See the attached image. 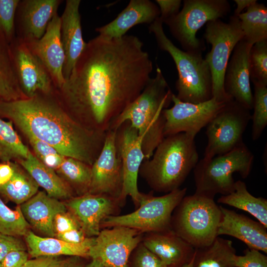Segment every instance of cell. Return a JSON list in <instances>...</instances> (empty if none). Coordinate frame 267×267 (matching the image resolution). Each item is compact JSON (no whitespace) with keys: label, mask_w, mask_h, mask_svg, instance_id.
<instances>
[{"label":"cell","mask_w":267,"mask_h":267,"mask_svg":"<svg viewBox=\"0 0 267 267\" xmlns=\"http://www.w3.org/2000/svg\"><path fill=\"white\" fill-rule=\"evenodd\" d=\"M195 136L181 133L165 136L139 173L154 190L168 193L179 188L198 162Z\"/></svg>","instance_id":"obj_4"},{"label":"cell","mask_w":267,"mask_h":267,"mask_svg":"<svg viewBox=\"0 0 267 267\" xmlns=\"http://www.w3.org/2000/svg\"><path fill=\"white\" fill-rule=\"evenodd\" d=\"M244 34L237 16L232 15L227 22L217 19L206 24L204 38L211 44L205 59L209 67L212 82V97L220 101L232 99L224 91V74L230 55Z\"/></svg>","instance_id":"obj_9"},{"label":"cell","mask_w":267,"mask_h":267,"mask_svg":"<svg viewBox=\"0 0 267 267\" xmlns=\"http://www.w3.org/2000/svg\"><path fill=\"white\" fill-rule=\"evenodd\" d=\"M253 153L242 142L224 154L198 161L193 169L196 193L214 197L234 190V173L243 178L250 174L254 162Z\"/></svg>","instance_id":"obj_7"},{"label":"cell","mask_w":267,"mask_h":267,"mask_svg":"<svg viewBox=\"0 0 267 267\" xmlns=\"http://www.w3.org/2000/svg\"><path fill=\"white\" fill-rule=\"evenodd\" d=\"M172 100L173 106L163 111L165 137L181 133L195 136L228 102L220 101L212 97L199 103L185 102L174 93Z\"/></svg>","instance_id":"obj_12"},{"label":"cell","mask_w":267,"mask_h":267,"mask_svg":"<svg viewBox=\"0 0 267 267\" xmlns=\"http://www.w3.org/2000/svg\"><path fill=\"white\" fill-rule=\"evenodd\" d=\"M81 258L78 256H71L65 260L60 267H83L84 264Z\"/></svg>","instance_id":"obj_50"},{"label":"cell","mask_w":267,"mask_h":267,"mask_svg":"<svg viewBox=\"0 0 267 267\" xmlns=\"http://www.w3.org/2000/svg\"><path fill=\"white\" fill-rule=\"evenodd\" d=\"M116 131L109 130L106 133L102 150L91 166L89 193L120 197L123 186V169L116 147Z\"/></svg>","instance_id":"obj_15"},{"label":"cell","mask_w":267,"mask_h":267,"mask_svg":"<svg viewBox=\"0 0 267 267\" xmlns=\"http://www.w3.org/2000/svg\"><path fill=\"white\" fill-rule=\"evenodd\" d=\"M230 9L226 0H184L182 9L164 23L184 51L202 53L205 46L196 37L197 31L207 22L226 16Z\"/></svg>","instance_id":"obj_10"},{"label":"cell","mask_w":267,"mask_h":267,"mask_svg":"<svg viewBox=\"0 0 267 267\" xmlns=\"http://www.w3.org/2000/svg\"><path fill=\"white\" fill-rule=\"evenodd\" d=\"M60 24V17L57 13L40 39L23 41L45 67L56 89L61 88L65 82L63 68L65 55L61 39Z\"/></svg>","instance_id":"obj_19"},{"label":"cell","mask_w":267,"mask_h":267,"mask_svg":"<svg viewBox=\"0 0 267 267\" xmlns=\"http://www.w3.org/2000/svg\"><path fill=\"white\" fill-rule=\"evenodd\" d=\"M27 222L38 231L49 237H55L54 219L55 216L68 210L65 203L39 191L20 205Z\"/></svg>","instance_id":"obj_25"},{"label":"cell","mask_w":267,"mask_h":267,"mask_svg":"<svg viewBox=\"0 0 267 267\" xmlns=\"http://www.w3.org/2000/svg\"><path fill=\"white\" fill-rule=\"evenodd\" d=\"M160 15L159 7L149 0H131L113 21L98 27L99 36L109 39L120 38L137 24H151Z\"/></svg>","instance_id":"obj_24"},{"label":"cell","mask_w":267,"mask_h":267,"mask_svg":"<svg viewBox=\"0 0 267 267\" xmlns=\"http://www.w3.org/2000/svg\"><path fill=\"white\" fill-rule=\"evenodd\" d=\"M30 225L25 219L20 206L15 210L9 208L0 197V233L17 237L25 236Z\"/></svg>","instance_id":"obj_35"},{"label":"cell","mask_w":267,"mask_h":267,"mask_svg":"<svg viewBox=\"0 0 267 267\" xmlns=\"http://www.w3.org/2000/svg\"><path fill=\"white\" fill-rule=\"evenodd\" d=\"M250 79L267 86V39L254 44L249 53Z\"/></svg>","instance_id":"obj_37"},{"label":"cell","mask_w":267,"mask_h":267,"mask_svg":"<svg viewBox=\"0 0 267 267\" xmlns=\"http://www.w3.org/2000/svg\"><path fill=\"white\" fill-rule=\"evenodd\" d=\"M65 204L76 217L88 237L97 236L101 230L102 222L109 216L116 215L123 205L119 198L89 193L73 197Z\"/></svg>","instance_id":"obj_17"},{"label":"cell","mask_w":267,"mask_h":267,"mask_svg":"<svg viewBox=\"0 0 267 267\" xmlns=\"http://www.w3.org/2000/svg\"><path fill=\"white\" fill-rule=\"evenodd\" d=\"M252 46L243 39L237 43L227 63L223 82L227 95L249 110L253 103L249 69Z\"/></svg>","instance_id":"obj_18"},{"label":"cell","mask_w":267,"mask_h":267,"mask_svg":"<svg viewBox=\"0 0 267 267\" xmlns=\"http://www.w3.org/2000/svg\"><path fill=\"white\" fill-rule=\"evenodd\" d=\"M141 242L167 267H181L191 261L195 252L194 248L171 229L147 233Z\"/></svg>","instance_id":"obj_23"},{"label":"cell","mask_w":267,"mask_h":267,"mask_svg":"<svg viewBox=\"0 0 267 267\" xmlns=\"http://www.w3.org/2000/svg\"><path fill=\"white\" fill-rule=\"evenodd\" d=\"M31 152L14 130L11 121L0 117V160L3 163L27 159Z\"/></svg>","instance_id":"obj_34"},{"label":"cell","mask_w":267,"mask_h":267,"mask_svg":"<svg viewBox=\"0 0 267 267\" xmlns=\"http://www.w3.org/2000/svg\"><path fill=\"white\" fill-rule=\"evenodd\" d=\"M142 142V138L129 121H125L117 129L116 144L123 169V186L119 198L123 204L130 196L137 207L142 194L138 189L137 178L145 159Z\"/></svg>","instance_id":"obj_13"},{"label":"cell","mask_w":267,"mask_h":267,"mask_svg":"<svg viewBox=\"0 0 267 267\" xmlns=\"http://www.w3.org/2000/svg\"><path fill=\"white\" fill-rule=\"evenodd\" d=\"M26 138L37 158L44 165L54 171L59 168L66 157L43 141L31 137Z\"/></svg>","instance_id":"obj_38"},{"label":"cell","mask_w":267,"mask_h":267,"mask_svg":"<svg viewBox=\"0 0 267 267\" xmlns=\"http://www.w3.org/2000/svg\"><path fill=\"white\" fill-rule=\"evenodd\" d=\"M235 254L232 242L218 236L210 245L195 249L192 267H235L232 261Z\"/></svg>","instance_id":"obj_30"},{"label":"cell","mask_w":267,"mask_h":267,"mask_svg":"<svg viewBox=\"0 0 267 267\" xmlns=\"http://www.w3.org/2000/svg\"><path fill=\"white\" fill-rule=\"evenodd\" d=\"M28 258V255L25 251H12L0 262V267H21Z\"/></svg>","instance_id":"obj_46"},{"label":"cell","mask_w":267,"mask_h":267,"mask_svg":"<svg viewBox=\"0 0 267 267\" xmlns=\"http://www.w3.org/2000/svg\"><path fill=\"white\" fill-rule=\"evenodd\" d=\"M26 98L20 89L10 46L0 31V101Z\"/></svg>","instance_id":"obj_29"},{"label":"cell","mask_w":267,"mask_h":267,"mask_svg":"<svg viewBox=\"0 0 267 267\" xmlns=\"http://www.w3.org/2000/svg\"><path fill=\"white\" fill-rule=\"evenodd\" d=\"M13 174L10 180L0 185V193L18 205L28 201L38 190L39 185L26 172L16 163L11 162Z\"/></svg>","instance_id":"obj_32"},{"label":"cell","mask_w":267,"mask_h":267,"mask_svg":"<svg viewBox=\"0 0 267 267\" xmlns=\"http://www.w3.org/2000/svg\"><path fill=\"white\" fill-rule=\"evenodd\" d=\"M194 255H195V252H194V256L193 258H192V259L191 260V261L189 263H186L184 264V265H183L181 267H192L193 263L194 258Z\"/></svg>","instance_id":"obj_52"},{"label":"cell","mask_w":267,"mask_h":267,"mask_svg":"<svg viewBox=\"0 0 267 267\" xmlns=\"http://www.w3.org/2000/svg\"><path fill=\"white\" fill-rule=\"evenodd\" d=\"M54 91L0 101V117L11 121L26 137L43 141L65 157L92 166L102 150L106 132L89 130L76 122Z\"/></svg>","instance_id":"obj_2"},{"label":"cell","mask_w":267,"mask_h":267,"mask_svg":"<svg viewBox=\"0 0 267 267\" xmlns=\"http://www.w3.org/2000/svg\"><path fill=\"white\" fill-rule=\"evenodd\" d=\"M80 3V0H67L60 17L61 39L65 55L63 68L65 81L70 77L87 44L82 36Z\"/></svg>","instance_id":"obj_22"},{"label":"cell","mask_w":267,"mask_h":267,"mask_svg":"<svg viewBox=\"0 0 267 267\" xmlns=\"http://www.w3.org/2000/svg\"><path fill=\"white\" fill-rule=\"evenodd\" d=\"M42 187L50 197L57 199H69L74 192L70 185L56 173L40 162L32 153L25 159L16 161Z\"/></svg>","instance_id":"obj_27"},{"label":"cell","mask_w":267,"mask_h":267,"mask_svg":"<svg viewBox=\"0 0 267 267\" xmlns=\"http://www.w3.org/2000/svg\"><path fill=\"white\" fill-rule=\"evenodd\" d=\"M11 162L0 164V185L7 182L13 174Z\"/></svg>","instance_id":"obj_48"},{"label":"cell","mask_w":267,"mask_h":267,"mask_svg":"<svg viewBox=\"0 0 267 267\" xmlns=\"http://www.w3.org/2000/svg\"><path fill=\"white\" fill-rule=\"evenodd\" d=\"M240 14L243 39L250 45L267 39V7L263 3L256 2Z\"/></svg>","instance_id":"obj_31"},{"label":"cell","mask_w":267,"mask_h":267,"mask_svg":"<svg viewBox=\"0 0 267 267\" xmlns=\"http://www.w3.org/2000/svg\"><path fill=\"white\" fill-rule=\"evenodd\" d=\"M220 208L222 218L218 228V236H232L243 242L249 249L267 253V227L243 214L221 206Z\"/></svg>","instance_id":"obj_21"},{"label":"cell","mask_w":267,"mask_h":267,"mask_svg":"<svg viewBox=\"0 0 267 267\" xmlns=\"http://www.w3.org/2000/svg\"><path fill=\"white\" fill-rule=\"evenodd\" d=\"M55 237L71 244L81 243L89 238L81 228L74 229L57 234Z\"/></svg>","instance_id":"obj_47"},{"label":"cell","mask_w":267,"mask_h":267,"mask_svg":"<svg viewBox=\"0 0 267 267\" xmlns=\"http://www.w3.org/2000/svg\"><path fill=\"white\" fill-rule=\"evenodd\" d=\"M14 69L21 92L26 98L55 89L47 70L26 44L16 38L10 44Z\"/></svg>","instance_id":"obj_16"},{"label":"cell","mask_w":267,"mask_h":267,"mask_svg":"<svg viewBox=\"0 0 267 267\" xmlns=\"http://www.w3.org/2000/svg\"><path fill=\"white\" fill-rule=\"evenodd\" d=\"M252 138L258 139L267 125V86L254 83Z\"/></svg>","instance_id":"obj_36"},{"label":"cell","mask_w":267,"mask_h":267,"mask_svg":"<svg viewBox=\"0 0 267 267\" xmlns=\"http://www.w3.org/2000/svg\"><path fill=\"white\" fill-rule=\"evenodd\" d=\"M214 198L196 192L185 196L173 212L171 229L195 249L210 245L218 237L222 213Z\"/></svg>","instance_id":"obj_6"},{"label":"cell","mask_w":267,"mask_h":267,"mask_svg":"<svg viewBox=\"0 0 267 267\" xmlns=\"http://www.w3.org/2000/svg\"><path fill=\"white\" fill-rule=\"evenodd\" d=\"M173 94L162 71L157 67L155 77L150 78L139 95L115 119L109 130L116 131L124 122L129 121L142 138L144 160L150 159L165 137L163 111L172 102Z\"/></svg>","instance_id":"obj_3"},{"label":"cell","mask_w":267,"mask_h":267,"mask_svg":"<svg viewBox=\"0 0 267 267\" xmlns=\"http://www.w3.org/2000/svg\"><path fill=\"white\" fill-rule=\"evenodd\" d=\"M152 69L137 37L109 39L98 35L87 43L70 77L54 94L78 123L106 132L141 93Z\"/></svg>","instance_id":"obj_1"},{"label":"cell","mask_w":267,"mask_h":267,"mask_svg":"<svg viewBox=\"0 0 267 267\" xmlns=\"http://www.w3.org/2000/svg\"><path fill=\"white\" fill-rule=\"evenodd\" d=\"M53 225L55 235L72 229L81 228L76 217L68 210L55 216Z\"/></svg>","instance_id":"obj_42"},{"label":"cell","mask_w":267,"mask_h":267,"mask_svg":"<svg viewBox=\"0 0 267 267\" xmlns=\"http://www.w3.org/2000/svg\"><path fill=\"white\" fill-rule=\"evenodd\" d=\"M55 172L78 196L89 193L91 166L75 158L65 157Z\"/></svg>","instance_id":"obj_33"},{"label":"cell","mask_w":267,"mask_h":267,"mask_svg":"<svg viewBox=\"0 0 267 267\" xmlns=\"http://www.w3.org/2000/svg\"><path fill=\"white\" fill-rule=\"evenodd\" d=\"M25 237L29 253L34 258L60 255L87 258L95 237H89L80 244H71L57 238L40 237L30 230Z\"/></svg>","instance_id":"obj_26"},{"label":"cell","mask_w":267,"mask_h":267,"mask_svg":"<svg viewBox=\"0 0 267 267\" xmlns=\"http://www.w3.org/2000/svg\"><path fill=\"white\" fill-rule=\"evenodd\" d=\"M20 0H0V31L10 44L15 38V19Z\"/></svg>","instance_id":"obj_39"},{"label":"cell","mask_w":267,"mask_h":267,"mask_svg":"<svg viewBox=\"0 0 267 267\" xmlns=\"http://www.w3.org/2000/svg\"><path fill=\"white\" fill-rule=\"evenodd\" d=\"M142 239V233L131 228H103L95 237L89 257L106 267H127L130 257Z\"/></svg>","instance_id":"obj_14"},{"label":"cell","mask_w":267,"mask_h":267,"mask_svg":"<svg viewBox=\"0 0 267 267\" xmlns=\"http://www.w3.org/2000/svg\"><path fill=\"white\" fill-rule=\"evenodd\" d=\"M65 260L57 256H39L32 260H28L21 267H60Z\"/></svg>","instance_id":"obj_45"},{"label":"cell","mask_w":267,"mask_h":267,"mask_svg":"<svg viewBox=\"0 0 267 267\" xmlns=\"http://www.w3.org/2000/svg\"><path fill=\"white\" fill-rule=\"evenodd\" d=\"M250 110L231 99L206 126L208 138L204 158L228 152L243 142V134L251 119Z\"/></svg>","instance_id":"obj_11"},{"label":"cell","mask_w":267,"mask_h":267,"mask_svg":"<svg viewBox=\"0 0 267 267\" xmlns=\"http://www.w3.org/2000/svg\"><path fill=\"white\" fill-rule=\"evenodd\" d=\"M155 1L159 5V18L163 23L179 12L181 3L180 0H156Z\"/></svg>","instance_id":"obj_44"},{"label":"cell","mask_w":267,"mask_h":267,"mask_svg":"<svg viewBox=\"0 0 267 267\" xmlns=\"http://www.w3.org/2000/svg\"><path fill=\"white\" fill-rule=\"evenodd\" d=\"M129 267H167L141 242L133 251Z\"/></svg>","instance_id":"obj_40"},{"label":"cell","mask_w":267,"mask_h":267,"mask_svg":"<svg viewBox=\"0 0 267 267\" xmlns=\"http://www.w3.org/2000/svg\"><path fill=\"white\" fill-rule=\"evenodd\" d=\"M26 249L23 242L17 237L0 233V262L12 251Z\"/></svg>","instance_id":"obj_43"},{"label":"cell","mask_w":267,"mask_h":267,"mask_svg":"<svg viewBox=\"0 0 267 267\" xmlns=\"http://www.w3.org/2000/svg\"><path fill=\"white\" fill-rule=\"evenodd\" d=\"M61 0H22L15 19V37L23 41L40 39L57 9Z\"/></svg>","instance_id":"obj_20"},{"label":"cell","mask_w":267,"mask_h":267,"mask_svg":"<svg viewBox=\"0 0 267 267\" xmlns=\"http://www.w3.org/2000/svg\"><path fill=\"white\" fill-rule=\"evenodd\" d=\"M243 255L235 254L232 259L235 267H267V257L261 251L247 248Z\"/></svg>","instance_id":"obj_41"},{"label":"cell","mask_w":267,"mask_h":267,"mask_svg":"<svg viewBox=\"0 0 267 267\" xmlns=\"http://www.w3.org/2000/svg\"><path fill=\"white\" fill-rule=\"evenodd\" d=\"M159 17L150 24L149 30L154 35L158 46L172 57L178 72L176 87L177 97L181 101L199 103L212 98L210 70L202 53L182 50L165 34Z\"/></svg>","instance_id":"obj_5"},{"label":"cell","mask_w":267,"mask_h":267,"mask_svg":"<svg viewBox=\"0 0 267 267\" xmlns=\"http://www.w3.org/2000/svg\"><path fill=\"white\" fill-rule=\"evenodd\" d=\"M85 267H106L101 262L95 259H91V261Z\"/></svg>","instance_id":"obj_51"},{"label":"cell","mask_w":267,"mask_h":267,"mask_svg":"<svg viewBox=\"0 0 267 267\" xmlns=\"http://www.w3.org/2000/svg\"><path fill=\"white\" fill-rule=\"evenodd\" d=\"M217 202L248 212L267 228V200L253 196L241 180L235 181L234 190L221 196Z\"/></svg>","instance_id":"obj_28"},{"label":"cell","mask_w":267,"mask_h":267,"mask_svg":"<svg viewBox=\"0 0 267 267\" xmlns=\"http://www.w3.org/2000/svg\"><path fill=\"white\" fill-rule=\"evenodd\" d=\"M236 7L235 9L233 15L237 16L241 13V12L245 8H247L254 4L257 0H234Z\"/></svg>","instance_id":"obj_49"},{"label":"cell","mask_w":267,"mask_h":267,"mask_svg":"<svg viewBox=\"0 0 267 267\" xmlns=\"http://www.w3.org/2000/svg\"><path fill=\"white\" fill-rule=\"evenodd\" d=\"M187 188H178L161 196L142 193L137 209L124 215L107 217L101 228L124 226L140 232H159L171 229L173 211L185 196Z\"/></svg>","instance_id":"obj_8"}]
</instances>
